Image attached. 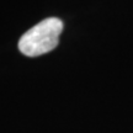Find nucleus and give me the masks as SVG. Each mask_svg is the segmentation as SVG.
Listing matches in <instances>:
<instances>
[{
	"instance_id": "obj_1",
	"label": "nucleus",
	"mask_w": 133,
	"mask_h": 133,
	"mask_svg": "<svg viewBox=\"0 0 133 133\" xmlns=\"http://www.w3.org/2000/svg\"><path fill=\"white\" fill-rule=\"evenodd\" d=\"M62 31V20L57 17H48L42 20L20 38V52L27 57H38L51 52L58 46Z\"/></svg>"
}]
</instances>
